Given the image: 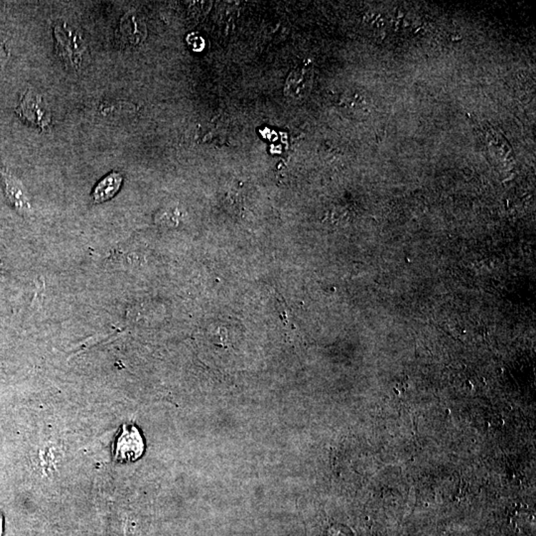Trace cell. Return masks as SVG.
I'll return each instance as SVG.
<instances>
[{
	"label": "cell",
	"mask_w": 536,
	"mask_h": 536,
	"mask_svg": "<svg viewBox=\"0 0 536 536\" xmlns=\"http://www.w3.org/2000/svg\"><path fill=\"white\" fill-rule=\"evenodd\" d=\"M144 452L142 433L133 424H123L115 440L113 459L120 463L135 462Z\"/></svg>",
	"instance_id": "6da1fadb"
},
{
	"label": "cell",
	"mask_w": 536,
	"mask_h": 536,
	"mask_svg": "<svg viewBox=\"0 0 536 536\" xmlns=\"http://www.w3.org/2000/svg\"><path fill=\"white\" fill-rule=\"evenodd\" d=\"M0 174L4 185L5 195L9 199L10 205L21 215H28L31 212V205L23 184L5 168L0 169Z\"/></svg>",
	"instance_id": "7a4b0ae2"
},
{
	"label": "cell",
	"mask_w": 536,
	"mask_h": 536,
	"mask_svg": "<svg viewBox=\"0 0 536 536\" xmlns=\"http://www.w3.org/2000/svg\"><path fill=\"white\" fill-rule=\"evenodd\" d=\"M58 48L61 55L62 59L65 61H69L72 64H77L82 59V53L84 51V46L79 45V38L67 27L57 26L55 29Z\"/></svg>",
	"instance_id": "3957f363"
},
{
	"label": "cell",
	"mask_w": 536,
	"mask_h": 536,
	"mask_svg": "<svg viewBox=\"0 0 536 536\" xmlns=\"http://www.w3.org/2000/svg\"><path fill=\"white\" fill-rule=\"evenodd\" d=\"M20 112L22 117H26L30 122L44 127L50 122V115H48L46 108L43 105L41 98L38 95L27 94L26 97L20 105Z\"/></svg>",
	"instance_id": "277c9868"
},
{
	"label": "cell",
	"mask_w": 536,
	"mask_h": 536,
	"mask_svg": "<svg viewBox=\"0 0 536 536\" xmlns=\"http://www.w3.org/2000/svg\"><path fill=\"white\" fill-rule=\"evenodd\" d=\"M123 182L122 174L118 172H112L105 176L95 185L92 196L95 203H104L115 197L120 190Z\"/></svg>",
	"instance_id": "5b68a950"
},
{
	"label": "cell",
	"mask_w": 536,
	"mask_h": 536,
	"mask_svg": "<svg viewBox=\"0 0 536 536\" xmlns=\"http://www.w3.org/2000/svg\"><path fill=\"white\" fill-rule=\"evenodd\" d=\"M306 77L305 69H297L291 72L287 79L285 94L293 99L301 97L306 88Z\"/></svg>",
	"instance_id": "8992f818"
},
{
	"label": "cell",
	"mask_w": 536,
	"mask_h": 536,
	"mask_svg": "<svg viewBox=\"0 0 536 536\" xmlns=\"http://www.w3.org/2000/svg\"><path fill=\"white\" fill-rule=\"evenodd\" d=\"M4 515L0 513V536L4 535Z\"/></svg>",
	"instance_id": "52a82bcc"
}]
</instances>
